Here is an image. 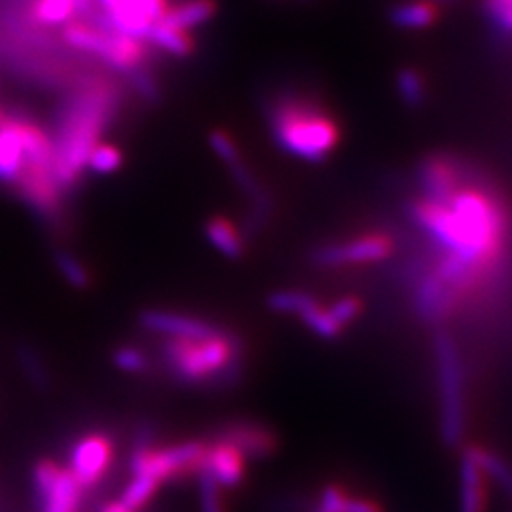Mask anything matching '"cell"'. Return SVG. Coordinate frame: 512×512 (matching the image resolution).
<instances>
[{"instance_id":"1","label":"cell","mask_w":512,"mask_h":512,"mask_svg":"<svg viewBox=\"0 0 512 512\" xmlns=\"http://www.w3.org/2000/svg\"><path fill=\"white\" fill-rule=\"evenodd\" d=\"M420 192L412 217L437 255L418 279L416 304L421 317L435 323L501 272L511 222L490 186L444 156L421 165Z\"/></svg>"},{"instance_id":"2","label":"cell","mask_w":512,"mask_h":512,"mask_svg":"<svg viewBox=\"0 0 512 512\" xmlns=\"http://www.w3.org/2000/svg\"><path fill=\"white\" fill-rule=\"evenodd\" d=\"M114 103L110 86L92 82L74 93L61 110L52 139L54 175L61 188L78 183L92 148L101 143L99 137L114 112Z\"/></svg>"},{"instance_id":"3","label":"cell","mask_w":512,"mask_h":512,"mask_svg":"<svg viewBox=\"0 0 512 512\" xmlns=\"http://www.w3.org/2000/svg\"><path fill=\"white\" fill-rule=\"evenodd\" d=\"M160 359L175 384L230 389L243 374V344L220 330L207 338H164Z\"/></svg>"},{"instance_id":"4","label":"cell","mask_w":512,"mask_h":512,"mask_svg":"<svg viewBox=\"0 0 512 512\" xmlns=\"http://www.w3.org/2000/svg\"><path fill=\"white\" fill-rule=\"evenodd\" d=\"M277 147L310 164H321L340 145V126L327 109L302 95H285L270 109Z\"/></svg>"},{"instance_id":"5","label":"cell","mask_w":512,"mask_h":512,"mask_svg":"<svg viewBox=\"0 0 512 512\" xmlns=\"http://www.w3.org/2000/svg\"><path fill=\"white\" fill-rule=\"evenodd\" d=\"M205 440H184L177 444L131 446L129 471L145 475L164 484H177L196 478L202 471Z\"/></svg>"},{"instance_id":"6","label":"cell","mask_w":512,"mask_h":512,"mask_svg":"<svg viewBox=\"0 0 512 512\" xmlns=\"http://www.w3.org/2000/svg\"><path fill=\"white\" fill-rule=\"evenodd\" d=\"M63 38L69 46L99 57L112 69H118L122 73H135L147 57L143 44L145 40L109 31L88 21L67 23L63 29Z\"/></svg>"},{"instance_id":"7","label":"cell","mask_w":512,"mask_h":512,"mask_svg":"<svg viewBox=\"0 0 512 512\" xmlns=\"http://www.w3.org/2000/svg\"><path fill=\"white\" fill-rule=\"evenodd\" d=\"M440 387V429L446 444H458L465 431V393H463V366L458 346L446 332H439L435 340Z\"/></svg>"},{"instance_id":"8","label":"cell","mask_w":512,"mask_h":512,"mask_svg":"<svg viewBox=\"0 0 512 512\" xmlns=\"http://www.w3.org/2000/svg\"><path fill=\"white\" fill-rule=\"evenodd\" d=\"M38 512H80L84 490L67 467L54 459H38L33 467Z\"/></svg>"},{"instance_id":"9","label":"cell","mask_w":512,"mask_h":512,"mask_svg":"<svg viewBox=\"0 0 512 512\" xmlns=\"http://www.w3.org/2000/svg\"><path fill=\"white\" fill-rule=\"evenodd\" d=\"M169 0H110L109 6L95 12L88 23L145 40L148 31L164 18Z\"/></svg>"},{"instance_id":"10","label":"cell","mask_w":512,"mask_h":512,"mask_svg":"<svg viewBox=\"0 0 512 512\" xmlns=\"http://www.w3.org/2000/svg\"><path fill=\"white\" fill-rule=\"evenodd\" d=\"M393 253V239L382 232L361 234L357 238L327 243L313 253V260L321 268H346L382 262Z\"/></svg>"},{"instance_id":"11","label":"cell","mask_w":512,"mask_h":512,"mask_svg":"<svg viewBox=\"0 0 512 512\" xmlns=\"http://www.w3.org/2000/svg\"><path fill=\"white\" fill-rule=\"evenodd\" d=\"M114 463V440L103 431H92L76 440L69 454V471L82 490L95 488Z\"/></svg>"},{"instance_id":"12","label":"cell","mask_w":512,"mask_h":512,"mask_svg":"<svg viewBox=\"0 0 512 512\" xmlns=\"http://www.w3.org/2000/svg\"><path fill=\"white\" fill-rule=\"evenodd\" d=\"M207 439L222 440L234 446L245 459H268L279 450V439L266 423L253 420H232L220 423Z\"/></svg>"},{"instance_id":"13","label":"cell","mask_w":512,"mask_h":512,"mask_svg":"<svg viewBox=\"0 0 512 512\" xmlns=\"http://www.w3.org/2000/svg\"><path fill=\"white\" fill-rule=\"evenodd\" d=\"M209 145L215 150V154L219 156L220 160L226 164V167L230 169L232 177L238 181L239 188L253 198V202L256 203L255 215L256 219L260 224H264L266 220V211L270 209L268 202H266V196L262 194V188L260 184L253 177V171L247 167L241 152H239L236 141L222 129H215L211 135H209Z\"/></svg>"},{"instance_id":"14","label":"cell","mask_w":512,"mask_h":512,"mask_svg":"<svg viewBox=\"0 0 512 512\" xmlns=\"http://www.w3.org/2000/svg\"><path fill=\"white\" fill-rule=\"evenodd\" d=\"M205 440L202 471L224 490H236L247 476V459L234 446L222 440Z\"/></svg>"},{"instance_id":"15","label":"cell","mask_w":512,"mask_h":512,"mask_svg":"<svg viewBox=\"0 0 512 512\" xmlns=\"http://www.w3.org/2000/svg\"><path fill=\"white\" fill-rule=\"evenodd\" d=\"M143 329L164 334L165 338H207L220 332L219 325L177 311L147 310L139 315Z\"/></svg>"},{"instance_id":"16","label":"cell","mask_w":512,"mask_h":512,"mask_svg":"<svg viewBox=\"0 0 512 512\" xmlns=\"http://www.w3.org/2000/svg\"><path fill=\"white\" fill-rule=\"evenodd\" d=\"M95 0H33L31 19L40 27H65L71 21H88Z\"/></svg>"},{"instance_id":"17","label":"cell","mask_w":512,"mask_h":512,"mask_svg":"<svg viewBox=\"0 0 512 512\" xmlns=\"http://www.w3.org/2000/svg\"><path fill=\"white\" fill-rule=\"evenodd\" d=\"M482 467L478 465L471 448L463 450L461 469H459V507L461 512L488 511V490Z\"/></svg>"},{"instance_id":"18","label":"cell","mask_w":512,"mask_h":512,"mask_svg":"<svg viewBox=\"0 0 512 512\" xmlns=\"http://www.w3.org/2000/svg\"><path fill=\"white\" fill-rule=\"evenodd\" d=\"M25 167L18 118H6L0 128V181L16 184Z\"/></svg>"},{"instance_id":"19","label":"cell","mask_w":512,"mask_h":512,"mask_svg":"<svg viewBox=\"0 0 512 512\" xmlns=\"http://www.w3.org/2000/svg\"><path fill=\"white\" fill-rule=\"evenodd\" d=\"M389 18L404 31L429 29L439 19V6L429 0H406L391 8Z\"/></svg>"},{"instance_id":"20","label":"cell","mask_w":512,"mask_h":512,"mask_svg":"<svg viewBox=\"0 0 512 512\" xmlns=\"http://www.w3.org/2000/svg\"><path fill=\"white\" fill-rule=\"evenodd\" d=\"M215 14H217L215 0H186L175 8H169L160 21L169 27L190 33L194 27L207 23Z\"/></svg>"},{"instance_id":"21","label":"cell","mask_w":512,"mask_h":512,"mask_svg":"<svg viewBox=\"0 0 512 512\" xmlns=\"http://www.w3.org/2000/svg\"><path fill=\"white\" fill-rule=\"evenodd\" d=\"M207 239L213 243V247L228 258H239L245 253V239L241 236L236 224L224 217H213L205 224Z\"/></svg>"},{"instance_id":"22","label":"cell","mask_w":512,"mask_h":512,"mask_svg":"<svg viewBox=\"0 0 512 512\" xmlns=\"http://www.w3.org/2000/svg\"><path fill=\"white\" fill-rule=\"evenodd\" d=\"M152 44H156L158 48H162L164 52L177 57H188L194 52V38L188 31H181L175 27H169L162 21H158L150 31L147 38Z\"/></svg>"},{"instance_id":"23","label":"cell","mask_w":512,"mask_h":512,"mask_svg":"<svg viewBox=\"0 0 512 512\" xmlns=\"http://www.w3.org/2000/svg\"><path fill=\"white\" fill-rule=\"evenodd\" d=\"M160 490L162 484L158 480L145 475H131V480L122 490L120 501L129 509L141 512L154 501Z\"/></svg>"},{"instance_id":"24","label":"cell","mask_w":512,"mask_h":512,"mask_svg":"<svg viewBox=\"0 0 512 512\" xmlns=\"http://www.w3.org/2000/svg\"><path fill=\"white\" fill-rule=\"evenodd\" d=\"M473 456H475L478 465L482 467L484 475L488 478H494L499 484V488L509 495L512 499V465L495 454L492 450H486L482 446H469Z\"/></svg>"},{"instance_id":"25","label":"cell","mask_w":512,"mask_h":512,"mask_svg":"<svg viewBox=\"0 0 512 512\" xmlns=\"http://www.w3.org/2000/svg\"><path fill=\"white\" fill-rule=\"evenodd\" d=\"M300 321H302L315 336H319V338H323V340H334V338H338V336L344 332V327H342V325L334 319V315L330 313L329 306H323L319 300L311 306L310 310L306 311V313L300 317Z\"/></svg>"},{"instance_id":"26","label":"cell","mask_w":512,"mask_h":512,"mask_svg":"<svg viewBox=\"0 0 512 512\" xmlns=\"http://www.w3.org/2000/svg\"><path fill=\"white\" fill-rule=\"evenodd\" d=\"M317 302L315 296L304 293V291H277L268 298V306L277 313H287V315H294V317H302L306 311L310 310L311 306Z\"/></svg>"},{"instance_id":"27","label":"cell","mask_w":512,"mask_h":512,"mask_svg":"<svg viewBox=\"0 0 512 512\" xmlns=\"http://www.w3.org/2000/svg\"><path fill=\"white\" fill-rule=\"evenodd\" d=\"M18 361L21 368H23V374L27 376V380L31 382L35 389H38V391L50 389L52 378H50L48 366L44 365L38 351L29 348V346H21L18 349Z\"/></svg>"},{"instance_id":"28","label":"cell","mask_w":512,"mask_h":512,"mask_svg":"<svg viewBox=\"0 0 512 512\" xmlns=\"http://www.w3.org/2000/svg\"><path fill=\"white\" fill-rule=\"evenodd\" d=\"M397 92L406 105L420 107L421 103L425 101L427 86H425L423 76L416 69L406 67L397 74Z\"/></svg>"},{"instance_id":"29","label":"cell","mask_w":512,"mask_h":512,"mask_svg":"<svg viewBox=\"0 0 512 512\" xmlns=\"http://www.w3.org/2000/svg\"><path fill=\"white\" fill-rule=\"evenodd\" d=\"M122 164H124V156H122L120 148L107 145V143H97L88 156L86 167H90L93 173L110 175V173L118 171Z\"/></svg>"},{"instance_id":"30","label":"cell","mask_w":512,"mask_h":512,"mask_svg":"<svg viewBox=\"0 0 512 512\" xmlns=\"http://www.w3.org/2000/svg\"><path fill=\"white\" fill-rule=\"evenodd\" d=\"M196 478H198L202 512H228L226 499H224V488L219 486L205 471H200Z\"/></svg>"},{"instance_id":"31","label":"cell","mask_w":512,"mask_h":512,"mask_svg":"<svg viewBox=\"0 0 512 512\" xmlns=\"http://www.w3.org/2000/svg\"><path fill=\"white\" fill-rule=\"evenodd\" d=\"M112 363L116 368L128 374H147L150 370V359L143 349L135 346H122L114 349Z\"/></svg>"},{"instance_id":"32","label":"cell","mask_w":512,"mask_h":512,"mask_svg":"<svg viewBox=\"0 0 512 512\" xmlns=\"http://www.w3.org/2000/svg\"><path fill=\"white\" fill-rule=\"evenodd\" d=\"M55 262H57L59 272L69 281V285H73L76 289H88L90 287L92 277L76 256L61 251L55 256Z\"/></svg>"},{"instance_id":"33","label":"cell","mask_w":512,"mask_h":512,"mask_svg":"<svg viewBox=\"0 0 512 512\" xmlns=\"http://www.w3.org/2000/svg\"><path fill=\"white\" fill-rule=\"evenodd\" d=\"M329 310L334 315V319L346 329L349 323H353L361 315L363 304L357 296H344V298L336 300L334 304H330Z\"/></svg>"},{"instance_id":"34","label":"cell","mask_w":512,"mask_h":512,"mask_svg":"<svg viewBox=\"0 0 512 512\" xmlns=\"http://www.w3.org/2000/svg\"><path fill=\"white\" fill-rule=\"evenodd\" d=\"M346 497H348V492H346L344 488L330 484V486H327V488L321 492L319 507H321V509H327V511L330 512H342L344 503H346Z\"/></svg>"},{"instance_id":"35","label":"cell","mask_w":512,"mask_h":512,"mask_svg":"<svg viewBox=\"0 0 512 512\" xmlns=\"http://www.w3.org/2000/svg\"><path fill=\"white\" fill-rule=\"evenodd\" d=\"M342 512H384V509L376 501H372V499L355 497V495L348 494Z\"/></svg>"},{"instance_id":"36","label":"cell","mask_w":512,"mask_h":512,"mask_svg":"<svg viewBox=\"0 0 512 512\" xmlns=\"http://www.w3.org/2000/svg\"><path fill=\"white\" fill-rule=\"evenodd\" d=\"M490 12L494 14L495 21H497L501 27H505L507 31H512V2H507V4H503V6L492 8Z\"/></svg>"},{"instance_id":"37","label":"cell","mask_w":512,"mask_h":512,"mask_svg":"<svg viewBox=\"0 0 512 512\" xmlns=\"http://www.w3.org/2000/svg\"><path fill=\"white\" fill-rule=\"evenodd\" d=\"M97 512H139L133 511V509H129L126 507L122 501H105V503H101V507L97 509Z\"/></svg>"},{"instance_id":"38","label":"cell","mask_w":512,"mask_h":512,"mask_svg":"<svg viewBox=\"0 0 512 512\" xmlns=\"http://www.w3.org/2000/svg\"><path fill=\"white\" fill-rule=\"evenodd\" d=\"M6 122V116H4V112H2V109H0V128H2V124Z\"/></svg>"},{"instance_id":"39","label":"cell","mask_w":512,"mask_h":512,"mask_svg":"<svg viewBox=\"0 0 512 512\" xmlns=\"http://www.w3.org/2000/svg\"><path fill=\"white\" fill-rule=\"evenodd\" d=\"M315 512H330V511H327V509H321V507H317V509H315Z\"/></svg>"}]
</instances>
